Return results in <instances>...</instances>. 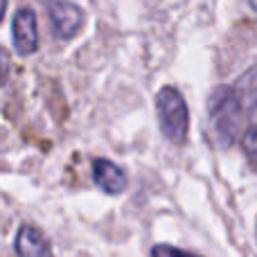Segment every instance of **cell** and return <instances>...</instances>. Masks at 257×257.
<instances>
[{
	"instance_id": "obj_9",
	"label": "cell",
	"mask_w": 257,
	"mask_h": 257,
	"mask_svg": "<svg viewBox=\"0 0 257 257\" xmlns=\"http://www.w3.org/2000/svg\"><path fill=\"white\" fill-rule=\"evenodd\" d=\"M248 5H250V7H253L255 12H257V0H248Z\"/></svg>"
},
{
	"instance_id": "obj_4",
	"label": "cell",
	"mask_w": 257,
	"mask_h": 257,
	"mask_svg": "<svg viewBox=\"0 0 257 257\" xmlns=\"http://www.w3.org/2000/svg\"><path fill=\"white\" fill-rule=\"evenodd\" d=\"M93 181H95V185L102 192H106V194H122V192L126 190L128 178H126L124 169L117 167L115 163L97 158L93 163Z\"/></svg>"
},
{
	"instance_id": "obj_1",
	"label": "cell",
	"mask_w": 257,
	"mask_h": 257,
	"mask_svg": "<svg viewBox=\"0 0 257 257\" xmlns=\"http://www.w3.org/2000/svg\"><path fill=\"white\" fill-rule=\"evenodd\" d=\"M156 111H158L160 131L165 133L169 142L183 145L190 128V113L183 95L172 86H165L156 95Z\"/></svg>"
},
{
	"instance_id": "obj_2",
	"label": "cell",
	"mask_w": 257,
	"mask_h": 257,
	"mask_svg": "<svg viewBox=\"0 0 257 257\" xmlns=\"http://www.w3.org/2000/svg\"><path fill=\"white\" fill-rule=\"evenodd\" d=\"M48 14H50V23H52L54 34L63 41L77 36L81 25H84V12L77 5L68 3V0H52L48 5Z\"/></svg>"
},
{
	"instance_id": "obj_5",
	"label": "cell",
	"mask_w": 257,
	"mask_h": 257,
	"mask_svg": "<svg viewBox=\"0 0 257 257\" xmlns=\"http://www.w3.org/2000/svg\"><path fill=\"white\" fill-rule=\"evenodd\" d=\"M228 90L241 115L257 111V66L248 68L241 77H237L235 84L228 86Z\"/></svg>"
},
{
	"instance_id": "obj_3",
	"label": "cell",
	"mask_w": 257,
	"mask_h": 257,
	"mask_svg": "<svg viewBox=\"0 0 257 257\" xmlns=\"http://www.w3.org/2000/svg\"><path fill=\"white\" fill-rule=\"evenodd\" d=\"M14 50L21 57H30L39 50V27H36V14L30 7H23L16 12L12 23Z\"/></svg>"
},
{
	"instance_id": "obj_7",
	"label": "cell",
	"mask_w": 257,
	"mask_h": 257,
	"mask_svg": "<svg viewBox=\"0 0 257 257\" xmlns=\"http://www.w3.org/2000/svg\"><path fill=\"white\" fill-rule=\"evenodd\" d=\"M241 149H244L248 163L253 165V169L257 172V124L248 126L241 136Z\"/></svg>"
},
{
	"instance_id": "obj_6",
	"label": "cell",
	"mask_w": 257,
	"mask_h": 257,
	"mask_svg": "<svg viewBox=\"0 0 257 257\" xmlns=\"http://www.w3.org/2000/svg\"><path fill=\"white\" fill-rule=\"evenodd\" d=\"M14 248L18 257H54L48 237L34 226H23L18 230Z\"/></svg>"
},
{
	"instance_id": "obj_8",
	"label": "cell",
	"mask_w": 257,
	"mask_h": 257,
	"mask_svg": "<svg viewBox=\"0 0 257 257\" xmlns=\"http://www.w3.org/2000/svg\"><path fill=\"white\" fill-rule=\"evenodd\" d=\"M151 257H199V255L187 253V250H181V248H174V246H169V244H158L151 250Z\"/></svg>"
}]
</instances>
